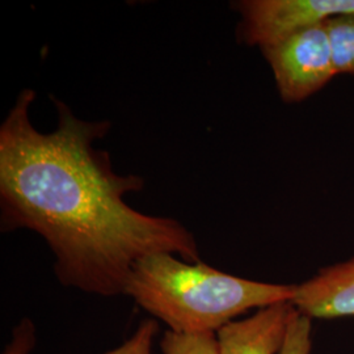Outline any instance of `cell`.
Masks as SVG:
<instances>
[{
  "label": "cell",
  "instance_id": "4",
  "mask_svg": "<svg viewBox=\"0 0 354 354\" xmlns=\"http://www.w3.org/2000/svg\"><path fill=\"white\" fill-rule=\"evenodd\" d=\"M235 6L241 13L239 38L260 49L298 29L354 13V0H244Z\"/></svg>",
  "mask_w": 354,
  "mask_h": 354
},
{
  "label": "cell",
  "instance_id": "7",
  "mask_svg": "<svg viewBox=\"0 0 354 354\" xmlns=\"http://www.w3.org/2000/svg\"><path fill=\"white\" fill-rule=\"evenodd\" d=\"M336 74L354 76V13L339 15L323 21Z\"/></svg>",
  "mask_w": 354,
  "mask_h": 354
},
{
  "label": "cell",
  "instance_id": "11",
  "mask_svg": "<svg viewBox=\"0 0 354 354\" xmlns=\"http://www.w3.org/2000/svg\"><path fill=\"white\" fill-rule=\"evenodd\" d=\"M37 342L36 327L32 320L24 319L13 329L12 339L1 354H29Z\"/></svg>",
  "mask_w": 354,
  "mask_h": 354
},
{
  "label": "cell",
  "instance_id": "1",
  "mask_svg": "<svg viewBox=\"0 0 354 354\" xmlns=\"http://www.w3.org/2000/svg\"><path fill=\"white\" fill-rule=\"evenodd\" d=\"M36 93L23 89L0 127V226L37 232L67 288L125 295L134 266L153 253L198 263L194 235L168 216L143 214L125 201L145 180L118 175L109 152L95 147L112 127L77 118L54 99L58 125L42 133L30 121Z\"/></svg>",
  "mask_w": 354,
  "mask_h": 354
},
{
  "label": "cell",
  "instance_id": "5",
  "mask_svg": "<svg viewBox=\"0 0 354 354\" xmlns=\"http://www.w3.org/2000/svg\"><path fill=\"white\" fill-rule=\"evenodd\" d=\"M298 310L292 302L266 306L252 317L232 320L215 336L219 354H279Z\"/></svg>",
  "mask_w": 354,
  "mask_h": 354
},
{
  "label": "cell",
  "instance_id": "3",
  "mask_svg": "<svg viewBox=\"0 0 354 354\" xmlns=\"http://www.w3.org/2000/svg\"><path fill=\"white\" fill-rule=\"evenodd\" d=\"M285 102H301L337 75L323 23L292 32L261 49Z\"/></svg>",
  "mask_w": 354,
  "mask_h": 354
},
{
  "label": "cell",
  "instance_id": "9",
  "mask_svg": "<svg viewBox=\"0 0 354 354\" xmlns=\"http://www.w3.org/2000/svg\"><path fill=\"white\" fill-rule=\"evenodd\" d=\"M313 320L299 311L291 320L288 336L279 354H311L313 351Z\"/></svg>",
  "mask_w": 354,
  "mask_h": 354
},
{
  "label": "cell",
  "instance_id": "8",
  "mask_svg": "<svg viewBox=\"0 0 354 354\" xmlns=\"http://www.w3.org/2000/svg\"><path fill=\"white\" fill-rule=\"evenodd\" d=\"M163 354H219L215 333L181 335L167 330L160 340Z\"/></svg>",
  "mask_w": 354,
  "mask_h": 354
},
{
  "label": "cell",
  "instance_id": "2",
  "mask_svg": "<svg viewBox=\"0 0 354 354\" xmlns=\"http://www.w3.org/2000/svg\"><path fill=\"white\" fill-rule=\"evenodd\" d=\"M297 285L241 279L203 261L153 253L131 270L125 295L181 335L216 333L241 314L291 302Z\"/></svg>",
  "mask_w": 354,
  "mask_h": 354
},
{
  "label": "cell",
  "instance_id": "10",
  "mask_svg": "<svg viewBox=\"0 0 354 354\" xmlns=\"http://www.w3.org/2000/svg\"><path fill=\"white\" fill-rule=\"evenodd\" d=\"M158 332L159 323L156 320H143L130 339L113 351L102 354H152V345Z\"/></svg>",
  "mask_w": 354,
  "mask_h": 354
},
{
  "label": "cell",
  "instance_id": "6",
  "mask_svg": "<svg viewBox=\"0 0 354 354\" xmlns=\"http://www.w3.org/2000/svg\"><path fill=\"white\" fill-rule=\"evenodd\" d=\"M291 302L311 320L354 317V257L323 268L297 285Z\"/></svg>",
  "mask_w": 354,
  "mask_h": 354
}]
</instances>
